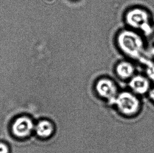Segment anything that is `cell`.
Returning <instances> with one entry per match:
<instances>
[{"label":"cell","mask_w":154,"mask_h":153,"mask_svg":"<svg viewBox=\"0 0 154 153\" xmlns=\"http://www.w3.org/2000/svg\"><path fill=\"white\" fill-rule=\"evenodd\" d=\"M8 147L3 143H0V153H8Z\"/></svg>","instance_id":"cell-11"},{"label":"cell","mask_w":154,"mask_h":153,"mask_svg":"<svg viewBox=\"0 0 154 153\" xmlns=\"http://www.w3.org/2000/svg\"><path fill=\"white\" fill-rule=\"evenodd\" d=\"M34 124L32 120L26 116L17 118L12 126L13 132L19 137H24L29 135L33 130Z\"/></svg>","instance_id":"cell-7"},{"label":"cell","mask_w":154,"mask_h":153,"mask_svg":"<svg viewBox=\"0 0 154 153\" xmlns=\"http://www.w3.org/2000/svg\"><path fill=\"white\" fill-rule=\"evenodd\" d=\"M147 97H148L149 101L154 106V86H152L149 92L148 93Z\"/></svg>","instance_id":"cell-10"},{"label":"cell","mask_w":154,"mask_h":153,"mask_svg":"<svg viewBox=\"0 0 154 153\" xmlns=\"http://www.w3.org/2000/svg\"><path fill=\"white\" fill-rule=\"evenodd\" d=\"M35 130L38 136L43 138H46L52 135L54 130V128L50 121L48 120H42L36 125Z\"/></svg>","instance_id":"cell-8"},{"label":"cell","mask_w":154,"mask_h":153,"mask_svg":"<svg viewBox=\"0 0 154 153\" xmlns=\"http://www.w3.org/2000/svg\"><path fill=\"white\" fill-rule=\"evenodd\" d=\"M138 64L143 70L142 73L147 76L152 83H154V60L150 57H145Z\"/></svg>","instance_id":"cell-9"},{"label":"cell","mask_w":154,"mask_h":153,"mask_svg":"<svg viewBox=\"0 0 154 153\" xmlns=\"http://www.w3.org/2000/svg\"><path fill=\"white\" fill-rule=\"evenodd\" d=\"M127 28L133 29L147 38L154 33V16L147 8L141 5L132 6L124 14Z\"/></svg>","instance_id":"cell-2"},{"label":"cell","mask_w":154,"mask_h":153,"mask_svg":"<svg viewBox=\"0 0 154 153\" xmlns=\"http://www.w3.org/2000/svg\"><path fill=\"white\" fill-rule=\"evenodd\" d=\"M153 83L143 73H137L129 81L130 91L142 97L148 95L153 86Z\"/></svg>","instance_id":"cell-4"},{"label":"cell","mask_w":154,"mask_h":153,"mask_svg":"<svg viewBox=\"0 0 154 153\" xmlns=\"http://www.w3.org/2000/svg\"><path fill=\"white\" fill-rule=\"evenodd\" d=\"M136 63L128 59L118 62L115 67V72L117 76L124 80L129 81L137 73Z\"/></svg>","instance_id":"cell-6"},{"label":"cell","mask_w":154,"mask_h":153,"mask_svg":"<svg viewBox=\"0 0 154 153\" xmlns=\"http://www.w3.org/2000/svg\"><path fill=\"white\" fill-rule=\"evenodd\" d=\"M96 89L100 96L108 100L111 104H114L119 93L113 81L108 78L100 79L96 83Z\"/></svg>","instance_id":"cell-5"},{"label":"cell","mask_w":154,"mask_h":153,"mask_svg":"<svg viewBox=\"0 0 154 153\" xmlns=\"http://www.w3.org/2000/svg\"><path fill=\"white\" fill-rule=\"evenodd\" d=\"M116 44L119 50L126 59L138 63L146 57L147 38L137 32L125 28L117 34Z\"/></svg>","instance_id":"cell-1"},{"label":"cell","mask_w":154,"mask_h":153,"mask_svg":"<svg viewBox=\"0 0 154 153\" xmlns=\"http://www.w3.org/2000/svg\"><path fill=\"white\" fill-rule=\"evenodd\" d=\"M149 52L150 58L154 61V43L152 44V45L151 46V47L149 48Z\"/></svg>","instance_id":"cell-12"},{"label":"cell","mask_w":154,"mask_h":153,"mask_svg":"<svg viewBox=\"0 0 154 153\" xmlns=\"http://www.w3.org/2000/svg\"><path fill=\"white\" fill-rule=\"evenodd\" d=\"M114 104L119 111L127 118H135L139 116L143 108L141 97L130 90L119 93Z\"/></svg>","instance_id":"cell-3"}]
</instances>
